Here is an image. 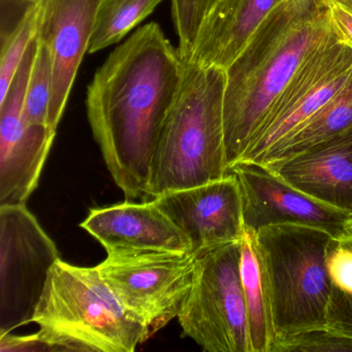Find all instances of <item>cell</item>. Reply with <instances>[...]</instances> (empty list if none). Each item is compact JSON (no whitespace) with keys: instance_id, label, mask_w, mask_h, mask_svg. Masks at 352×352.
<instances>
[{"instance_id":"obj_28","label":"cell","mask_w":352,"mask_h":352,"mask_svg":"<svg viewBox=\"0 0 352 352\" xmlns=\"http://www.w3.org/2000/svg\"><path fill=\"white\" fill-rule=\"evenodd\" d=\"M337 3H341L342 6L352 12V0H336Z\"/></svg>"},{"instance_id":"obj_11","label":"cell","mask_w":352,"mask_h":352,"mask_svg":"<svg viewBox=\"0 0 352 352\" xmlns=\"http://www.w3.org/2000/svg\"><path fill=\"white\" fill-rule=\"evenodd\" d=\"M230 172L240 183L245 230L300 223L325 230L340 242L352 238L351 216L305 195L267 166L239 162Z\"/></svg>"},{"instance_id":"obj_13","label":"cell","mask_w":352,"mask_h":352,"mask_svg":"<svg viewBox=\"0 0 352 352\" xmlns=\"http://www.w3.org/2000/svg\"><path fill=\"white\" fill-rule=\"evenodd\" d=\"M100 0H42L36 38L50 53L52 94L49 127L57 131L84 55L89 50Z\"/></svg>"},{"instance_id":"obj_19","label":"cell","mask_w":352,"mask_h":352,"mask_svg":"<svg viewBox=\"0 0 352 352\" xmlns=\"http://www.w3.org/2000/svg\"><path fill=\"white\" fill-rule=\"evenodd\" d=\"M164 0H100L88 53L98 52L120 43Z\"/></svg>"},{"instance_id":"obj_6","label":"cell","mask_w":352,"mask_h":352,"mask_svg":"<svg viewBox=\"0 0 352 352\" xmlns=\"http://www.w3.org/2000/svg\"><path fill=\"white\" fill-rule=\"evenodd\" d=\"M241 241L195 254L192 286L177 318L184 336L205 351L252 352L241 281Z\"/></svg>"},{"instance_id":"obj_10","label":"cell","mask_w":352,"mask_h":352,"mask_svg":"<svg viewBox=\"0 0 352 352\" xmlns=\"http://www.w3.org/2000/svg\"><path fill=\"white\" fill-rule=\"evenodd\" d=\"M36 49L34 40L0 102V207L26 205L38 187L56 135V131L28 125L24 119V98Z\"/></svg>"},{"instance_id":"obj_5","label":"cell","mask_w":352,"mask_h":352,"mask_svg":"<svg viewBox=\"0 0 352 352\" xmlns=\"http://www.w3.org/2000/svg\"><path fill=\"white\" fill-rule=\"evenodd\" d=\"M256 234L271 278L277 338L327 327L333 285L327 261L338 240L300 223L265 226Z\"/></svg>"},{"instance_id":"obj_8","label":"cell","mask_w":352,"mask_h":352,"mask_svg":"<svg viewBox=\"0 0 352 352\" xmlns=\"http://www.w3.org/2000/svg\"><path fill=\"white\" fill-rule=\"evenodd\" d=\"M195 253L111 254L96 265L121 304L151 337L178 316L193 283Z\"/></svg>"},{"instance_id":"obj_30","label":"cell","mask_w":352,"mask_h":352,"mask_svg":"<svg viewBox=\"0 0 352 352\" xmlns=\"http://www.w3.org/2000/svg\"><path fill=\"white\" fill-rule=\"evenodd\" d=\"M214 1H215V0H210V6H211L212 3H214ZM210 6H209V8H210Z\"/></svg>"},{"instance_id":"obj_18","label":"cell","mask_w":352,"mask_h":352,"mask_svg":"<svg viewBox=\"0 0 352 352\" xmlns=\"http://www.w3.org/2000/svg\"><path fill=\"white\" fill-rule=\"evenodd\" d=\"M352 129V78L306 124L271 150L261 162L269 164L298 155Z\"/></svg>"},{"instance_id":"obj_16","label":"cell","mask_w":352,"mask_h":352,"mask_svg":"<svg viewBox=\"0 0 352 352\" xmlns=\"http://www.w3.org/2000/svg\"><path fill=\"white\" fill-rule=\"evenodd\" d=\"M280 1L215 0L204 17L186 63L226 71Z\"/></svg>"},{"instance_id":"obj_25","label":"cell","mask_w":352,"mask_h":352,"mask_svg":"<svg viewBox=\"0 0 352 352\" xmlns=\"http://www.w3.org/2000/svg\"><path fill=\"white\" fill-rule=\"evenodd\" d=\"M327 325L352 340V296L333 286L327 312Z\"/></svg>"},{"instance_id":"obj_9","label":"cell","mask_w":352,"mask_h":352,"mask_svg":"<svg viewBox=\"0 0 352 352\" xmlns=\"http://www.w3.org/2000/svg\"><path fill=\"white\" fill-rule=\"evenodd\" d=\"M352 78V49L339 40L317 52L298 72L239 162H261L306 124Z\"/></svg>"},{"instance_id":"obj_15","label":"cell","mask_w":352,"mask_h":352,"mask_svg":"<svg viewBox=\"0 0 352 352\" xmlns=\"http://www.w3.org/2000/svg\"><path fill=\"white\" fill-rule=\"evenodd\" d=\"M265 166L305 195L352 217V129Z\"/></svg>"},{"instance_id":"obj_20","label":"cell","mask_w":352,"mask_h":352,"mask_svg":"<svg viewBox=\"0 0 352 352\" xmlns=\"http://www.w3.org/2000/svg\"><path fill=\"white\" fill-rule=\"evenodd\" d=\"M38 3L30 5L9 34H3L0 58V102L5 100L16 74L36 40Z\"/></svg>"},{"instance_id":"obj_27","label":"cell","mask_w":352,"mask_h":352,"mask_svg":"<svg viewBox=\"0 0 352 352\" xmlns=\"http://www.w3.org/2000/svg\"><path fill=\"white\" fill-rule=\"evenodd\" d=\"M0 351H50L47 344L36 333L30 336H15L10 333H0Z\"/></svg>"},{"instance_id":"obj_14","label":"cell","mask_w":352,"mask_h":352,"mask_svg":"<svg viewBox=\"0 0 352 352\" xmlns=\"http://www.w3.org/2000/svg\"><path fill=\"white\" fill-rule=\"evenodd\" d=\"M81 228L102 245L108 255L192 253L186 234L153 199L96 208L82 222Z\"/></svg>"},{"instance_id":"obj_12","label":"cell","mask_w":352,"mask_h":352,"mask_svg":"<svg viewBox=\"0 0 352 352\" xmlns=\"http://www.w3.org/2000/svg\"><path fill=\"white\" fill-rule=\"evenodd\" d=\"M153 201L186 234L195 254L239 242L244 236L242 192L234 173L219 180L166 193Z\"/></svg>"},{"instance_id":"obj_29","label":"cell","mask_w":352,"mask_h":352,"mask_svg":"<svg viewBox=\"0 0 352 352\" xmlns=\"http://www.w3.org/2000/svg\"><path fill=\"white\" fill-rule=\"evenodd\" d=\"M22 1H25V3H30V5H36V3H40L42 0H22Z\"/></svg>"},{"instance_id":"obj_22","label":"cell","mask_w":352,"mask_h":352,"mask_svg":"<svg viewBox=\"0 0 352 352\" xmlns=\"http://www.w3.org/2000/svg\"><path fill=\"white\" fill-rule=\"evenodd\" d=\"M352 351V340L329 327L307 329L276 339L272 352Z\"/></svg>"},{"instance_id":"obj_2","label":"cell","mask_w":352,"mask_h":352,"mask_svg":"<svg viewBox=\"0 0 352 352\" xmlns=\"http://www.w3.org/2000/svg\"><path fill=\"white\" fill-rule=\"evenodd\" d=\"M337 40L327 0H281L267 16L226 69L223 116L228 170L300 69Z\"/></svg>"},{"instance_id":"obj_7","label":"cell","mask_w":352,"mask_h":352,"mask_svg":"<svg viewBox=\"0 0 352 352\" xmlns=\"http://www.w3.org/2000/svg\"><path fill=\"white\" fill-rule=\"evenodd\" d=\"M58 248L26 205L0 207V333L32 322Z\"/></svg>"},{"instance_id":"obj_1","label":"cell","mask_w":352,"mask_h":352,"mask_svg":"<svg viewBox=\"0 0 352 352\" xmlns=\"http://www.w3.org/2000/svg\"><path fill=\"white\" fill-rule=\"evenodd\" d=\"M184 73L178 47L151 22L119 45L88 85L90 127L126 201H147L154 157Z\"/></svg>"},{"instance_id":"obj_24","label":"cell","mask_w":352,"mask_h":352,"mask_svg":"<svg viewBox=\"0 0 352 352\" xmlns=\"http://www.w3.org/2000/svg\"><path fill=\"white\" fill-rule=\"evenodd\" d=\"M331 283L342 292L352 296V242L336 243L327 261Z\"/></svg>"},{"instance_id":"obj_4","label":"cell","mask_w":352,"mask_h":352,"mask_svg":"<svg viewBox=\"0 0 352 352\" xmlns=\"http://www.w3.org/2000/svg\"><path fill=\"white\" fill-rule=\"evenodd\" d=\"M32 322L50 351L133 352L151 337L149 327L129 312L98 267L58 259Z\"/></svg>"},{"instance_id":"obj_23","label":"cell","mask_w":352,"mask_h":352,"mask_svg":"<svg viewBox=\"0 0 352 352\" xmlns=\"http://www.w3.org/2000/svg\"><path fill=\"white\" fill-rule=\"evenodd\" d=\"M209 6L210 0H170L179 52L184 63L190 59L197 32Z\"/></svg>"},{"instance_id":"obj_31","label":"cell","mask_w":352,"mask_h":352,"mask_svg":"<svg viewBox=\"0 0 352 352\" xmlns=\"http://www.w3.org/2000/svg\"><path fill=\"white\" fill-rule=\"evenodd\" d=\"M347 241H348V240H347ZM349 241H351V242H352V238H351V239H350V240H349Z\"/></svg>"},{"instance_id":"obj_21","label":"cell","mask_w":352,"mask_h":352,"mask_svg":"<svg viewBox=\"0 0 352 352\" xmlns=\"http://www.w3.org/2000/svg\"><path fill=\"white\" fill-rule=\"evenodd\" d=\"M36 55L24 98V119L28 125H41L50 129L49 110L52 94V63L47 47L36 38Z\"/></svg>"},{"instance_id":"obj_3","label":"cell","mask_w":352,"mask_h":352,"mask_svg":"<svg viewBox=\"0 0 352 352\" xmlns=\"http://www.w3.org/2000/svg\"><path fill=\"white\" fill-rule=\"evenodd\" d=\"M226 71L185 63L152 166L148 199L230 174L224 138Z\"/></svg>"},{"instance_id":"obj_17","label":"cell","mask_w":352,"mask_h":352,"mask_svg":"<svg viewBox=\"0 0 352 352\" xmlns=\"http://www.w3.org/2000/svg\"><path fill=\"white\" fill-rule=\"evenodd\" d=\"M240 272L252 352H272L277 338L273 290L265 255L253 230H245L241 241Z\"/></svg>"},{"instance_id":"obj_26","label":"cell","mask_w":352,"mask_h":352,"mask_svg":"<svg viewBox=\"0 0 352 352\" xmlns=\"http://www.w3.org/2000/svg\"><path fill=\"white\" fill-rule=\"evenodd\" d=\"M329 18L340 42L352 49V12L336 0H327Z\"/></svg>"}]
</instances>
